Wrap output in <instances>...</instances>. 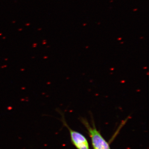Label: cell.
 <instances>
[{"label":"cell","instance_id":"6da1fadb","mask_svg":"<svg viewBox=\"0 0 149 149\" xmlns=\"http://www.w3.org/2000/svg\"><path fill=\"white\" fill-rule=\"evenodd\" d=\"M82 120L90 133L94 149H110L109 145L96 128H92L84 118Z\"/></svg>","mask_w":149,"mask_h":149},{"label":"cell","instance_id":"3957f363","mask_svg":"<svg viewBox=\"0 0 149 149\" xmlns=\"http://www.w3.org/2000/svg\"><path fill=\"white\" fill-rule=\"evenodd\" d=\"M137 10V9H135V10H133V11H136Z\"/></svg>","mask_w":149,"mask_h":149},{"label":"cell","instance_id":"7a4b0ae2","mask_svg":"<svg viewBox=\"0 0 149 149\" xmlns=\"http://www.w3.org/2000/svg\"><path fill=\"white\" fill-rule=\"evenodd\" d=\"M57 111L62 116L61 120L63 125L67 127L69 130L71 141L74 146L77 149H90L89 144H88V141L86 138L81 133L70 129L67 124L63 113L60 109L57 110Z\"/></svg>","mask_w":149,"mask_h":149}]
</instances>
